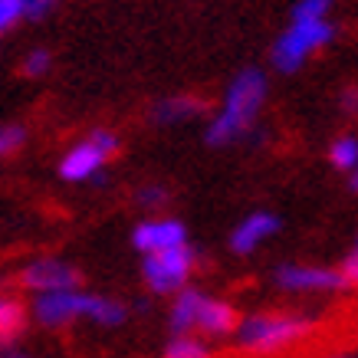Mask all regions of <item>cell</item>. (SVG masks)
I'll list each match as a JSON object with an SVG mask.
<instances>
[{"mask_svg": "<svg viewBox=\"0 0 358 358\" xmlns=\"http://www.w3.org/2000/svg\"><path fill=\"white\" fill-rule=\"evenodd\" d=\"M0 358H36V355L20 352V348H13V345H0Z\"/></svg>", "mask_w": 358, "mask_h": 358, "instance_id": "d4e9b609", "label": "cell"}, {"mask_svg": "<svg viewBox=\"0 0 358 358\" xmlns=\"http://www.w3.org/2000/svg\"><path fill=\"white\" fill-rule=\"evenodd\" d=\"M240 326L237 309L227 299H217V296H204L201 303V313H197V329L210 338H227L234 336Z\"/></svg>", "mask_w": 358, "mask_h": 358, "instance_id": "8fae6325", "label": "cell"}, {"mask_svg": "<svg viewBox=\"0 0 358 358\" xmlns=\"http://www.w3.org/2000/svg\"><path fill=\"white\" fill-rule=\"evenodd\" d=\"M23 329H27L23 303L13 296H0V345H10V338H17Z\"/></svg>", "mask_w": 358, "mask_h": 358, "instance_id": "5bb4252c", "label": "cell"}, {"mask_svg": "<svg viewBox=\"0 0 358 358\" xmlns=\"http://www.w3.org/2000/svg\"><path fill=\"white\" fill-rule=\"evenodd\" d=\"M194 266H197V250L191 243H181V247L162 250V253H148L141 260V276H145L152 293L174 296L187 286Z\"/></svg>", "mask_w": 358, "mask_h": 358, "instance_id": "8992f818", "label": "cell"}, {"mask_svg": "<svg viewBox=\"0 0 358 358\" xmlns=\"http://www.w3.org/2000/svg\"><path fill=\"white\" fill-rule=\"evenodd\" d=\"M33 319L46 329H63L69 322H96V326H122L129 319V309L119 299L83 289H63V293H43L33 303Z\"/></svg>", "mask_w": 358, "mask_h": 358, "instance_id": "3957f363", "label": "cell"}, {"mask_svg": "<svg viewBox=\"0 0 358 358\" xmlns=\"http://www.w3.org/2000/svg\"><path fill=\"white\" fill-rule=\"evenodd\" d=\"M329 162L338 171H355L358 168V138L355 135H338L332 145H329Z\"/></svg>", "mask_w": 358, "mask_h": 358, "instance_id": "9a60e30c", "label": "cell"}, {"mask_svg": "<svg viewBox=\"0 0 358 358\" xmlns=\"http://www.w3.org/2000/svg\"><path fill=\"white\" fill-rule=\"evenodd\" d=\"M59 0H27V20L30 23H43L46 17H53Z\"/></svg>", "mask_w": 358, "mask_h": 358, "instance_id": "603a6c76", "label": "cell"}, {"mask_svg": "<svg viewBox=\"0 0 358 358\" xmlns=\"http://www.w3.org/2000/svg\"><path fill=\"white\" fill-rule=\"evenodd\" d=\"M332 358H358V355H332Z\"/></svg>", "mask_w": 358, "mask_h": 358, "instance_id": "4316f807", "label": "cell"}, {"mask_svg": "<svg viewBox=\"0 0 358 358\" xmlns=\"http://www.w3.org/2000/svg\"><path fill=\"white\" fill-rule=\"evenodd\" d=\"M168 201H171V191L164 185H141L135 191V204L145 210H162V207H168Z\"/></svg>", "mask_w": 358, "mask_h": 358, "instance_id": "d6986e66", "label": "cell"}, {"mask_svg": "<svg viewBox=\"0 0 358 358\" xmlns=\"http://www.w3.org/2000/svg\"><path fill=\"white\" fill-rule=\"evenodd\" d=\"M201 112H204V99H197V96H164L152 106V115H148V119H152L155 125L168 129V125H185V122L197 119Z\"/></svg>", "mask_w": 358, "mask_h": 358, "instance_id": "7c38bea8", "label": "cell"}, {"mask_svg": "<svg viewBox=\"0 0 358 358\" xmlns=\"http://www.w3.org/2000/svg\"><path fill=\"white\" fill-rule=\"evenodd\" d=\"M352 191H358V168L352 171Z\"/></svg>", "mask_w": 358, "mask_h": 358, "instance_id": "484cf974", "label": "cell"}, {"mask_svg": "<svg viewBox=\"0 0 358 358\" xmlns=\"http://www.w3.org/2000/svg\"><path fill=\"white\" fill-rule=\"evenodd\" d=\"M338 106L345 115H358V86H345L338 92Z\"/></svg>", "mask_w": 358, "mask_h": 358, "instance_id": "cb8c5ba5", "label": "cell"}, {"mask_svg": "<svg viewBox=\"0 0 358 358\" xmlns=\"http://www.w3.org/2000/svg\"><path fill=\"white\" fill-rule=\"evenodd\" d=\"M50 66H53L50 50H43V46H33L30 53L23 56V76L40 79V76H46V73H50Z\"/></svg>", "mask_w": 358, "mask_h": 358, "instance_id": "ffe728a7", "label": "cell"}, {"mask_svg": "<svg viewBox=\"0 0 358 358\" xmlns=\"http://www.w3.org/2000/svg\"><path fill=\"white\" fill-rule=\"evenodd\" d=\"M20 282L30 293H63V289H79L83 286V273L73 266L69 260L59 257H40V260L27 263L20 270Z\"/></svg>", "mask_w": 358, "mask_h": 358, "instance_id": "52a82bcc", "label": "cell"}, {"mask_svg": "<svg viewBox=\"0 0 358 358\" xmlns=\"http://www.w3.org/2000/svg\"><path fill=\"white\" fill-rule=\"evenodd\" d=\"M20 20H27V0H0V33H7Z\"/></svg>", "mask_w": 358, "mask_h": 358, "instance_id": "44dd1931", "label": "cell"}, {"mask_svg": "<svg viewBox=\"0 0 358 358\" xmlns=\"http://www.w3.org/2000/svg\"><path fill=\"white\" fill-rule=\"evenodd\" d=\"M266 89L270 86H266V76L260 69H240L234 83L227 86V92H224L220 109L207 122V145L224 148V145H234V141H247V135L260 122Z\"/></svg>", "mask_w": 358, "mask_h": 358, "instance_id": "6da1fadb", "label": "cell"}, {"mask_svg": "<svg viewBox=\"0 0 358 358\" xmlns=\"http://www.w3.org/2000/svg\"><path fill=\"white\" fill-rule=\"evenodd\" d=\"M181 243H187V227L174 217L141 220L138 227L131 230V247L138 250L141 257L162 253V250H171V247H181Z\"/></svg>", "mask_w": 358, "mask_h": 358, "instance_id": "9c48e42d", "label": "cell"}, {"mask_svg": "<svg viewBox=\"0 0 358 358\" xmlns=\"http://www.w3.org/2000/svg\"><path fill=\"white\" fill-rule=\"evenodd\" d=\"M122 148V138L115 135L112 129H92L83 141H76L69 152L63 155V162H59V178L63 181H92L96 178V185L106 181V164L109 158H115Z\"/></svg>", "mask_w": 358, "mask_h": 358, "instance_id": "277c9868", "label": "cell"}, {"mask_svg": "<svg viewBox=\"0 0 358 358\" xmlns=\"http://www.w3.org/2000/svg\"><path fill=\"white\" fill-rule=\"evenodd\" d=\"M332 7H336V0H296V7H293V23L329 20Z\"/></svg>", "mask_w": 358, "mask_h": 358, "instance_id": "e0dca14e", "label": "cell"}, {"mask_svg": "<svg viewBox=\"0 0 358 358\" xmlns=\"http://www.w3.org/2000/svg\"><path fill=\"white\" fill-rule=\"evenodd\" d=\"M280 227H282V220L276 217V214H270V210H253V214H247V217L234 227V234H230V250L240 253V257H247L253 250H260L266 240L276 237Z\"/></svg>", "mask_w": 358, "mask_h": 358, "instance_id": "30bf717a", "label": "cell"}, {"mask_svg": "<svg viewBox=\"0 0 358 358\" xmlns=\"http://www.w3.org/2000/svg\"><path fill=\"white\" fill-rule=\"evenodd\" d=\"M164 358H210V348H207L204 338L197 336H171L168 345H164Z\"/></svg>", "mask_w": 358, "mask_h": 358, "instance_id": "2e32d148", "label": "cell"}, {"mask_svg": "<svg viewBox=\"0 0 358 358\" xmlns=\"http://www.w3.org/2000/svg\"><path fill=\"white\" fill-rule=\"evenodd\" d=\"M273 282L286 293H336L342 286V273L315 263H280L273 270Z\"/></svg>", "mask_w": 358, "mask_h": 358, "instance_id": "ba28073f", "label": "cell"}, {"mask_svg": "<svg viewBox=\"0 0 358 358\" xmlns=\"http://www.w3.org/2000/svg\"><path fill=\"white\" fill-rule=\"evenodd\" d=\"M23 145H27V129H23V125H17V122L0 125V162L10 158V155H17Z\"/></svg>", "mask_w": 358, "mask_h": 358, "instance_id": "ac0fdd59", "label": "cell"}, {"mask_svg": "<svg viewBox=\"0 0 358 358\" xmlns=\"http://www.w3.org/2000/svg\"><path fill=\"white\" fill-rule=\"evenodd\" d=\"M338 273H342V286H345V289H358V237H355V243H352V250L345 253Z\"/></svg>", "mask_w": 358, "mask_h": 358, "instance_id": "7402d4cb", "label": "cell"}, {"mask_svg": "<svg viewBox=\"0 0 358 358\" xmlns=\"http://www.w3.org/2000/svg\"><path fill=\"white\" fill-rule=\"evenodd\" d=\"M204 296L197 286H185L181 293H174V303L168 309V329H171V336H187V332H194L197 329V313H201V303H204Z\"/></svg>", "mask_w": 358, "mask_h": 358, "instance_id": "4fadbf2b", "label": "cell"}, {"mask_svg": "<svg viewBox=\"0 0 358 358\" xmlns=\"http://www.w3.org/2000/svg\"><path fill=\"white\" fill-rule=\"evenodd\" d=\"M332 40H336V23H329V20L289 23V30L282 33V36H276V43H273L270 63L280 73H296V69H303L306 59L315 50L329 46Z\"/></svg>", "mask_w": 358, "mask_h": 358, "instance_id": "5b68a950", "label": "cell"}, {"mask_svg": "<svg viewBox=\"0 0 358 358\" xmlns=\"http://www.w3.org/2000/svg\"><path fill=\"white\" fill-rule=\"evenodd\" d=\"M319 319L313 313H293V309H260V313H247L240 319L234 342L240 352L257 358L282 355L289 348L303 345L306 338L315 332Z\"/></svg>", "mask_w": 358, "mask_h": 358, "instance_id": "7a4b0ae2", "label": "cell"}]
</instances>
